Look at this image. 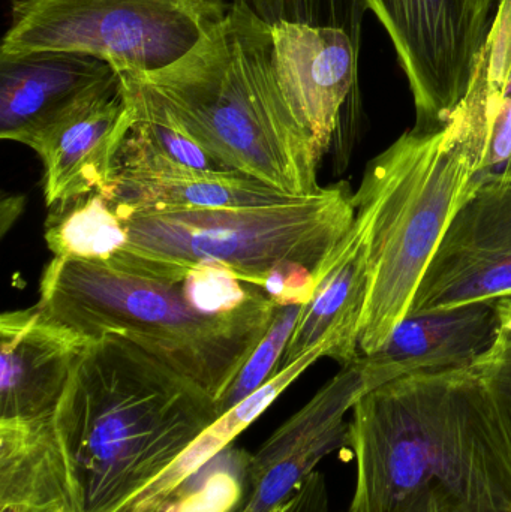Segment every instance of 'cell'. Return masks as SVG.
Instances as JSON below:
<instances>
[{"label":"cell","instance_id":"1","mask_svg":"<svg viewBox=\"0 0 511 512\" xmlns=\"http://www.w3.org/2000/svg\"><path fill=\"white\" fill-rule=\"evenodd\" d=\"M348 447V512H511V447L477 366L365 391Z\"/></svg>","mask_w":511,"mask_h":512},{"label":"cell","instance_id":"2","mask_svg":"<svg viewBox=\"0 0 511 512\" xmlns=\"http://www.w3.org/2000/svg\"><path fill=\"white\" fill-rule=\"evenodd\" d=\"M218 418L212 397L131 340H93L54 414L78 511L119 512Z\"/></svg>","mask_w":511,"mask_h":512},{"label":"cell","instance_id":"3","mask_svg":"<svg viewBox=\"0 0 511 512\" xmlns=\"http://www.w3.org/2000/svg\"><path fill=\"white\" fill-rule=\"evenodd\" d=\"M272 27L231 3L224 20L173 65L140 81L222 168L291 195L320 191L321 156L273 69Z\"/></svg>","mask_w":511,"mask_h":512},{"label":"cell","instance_id":"4","mask_svg":"<svg viewBox=\"0 0 511 512\" xmlns=\"http://www.w3.org/2000/svg\"><path fill=\"white\" fill-rule=\"evenodd\" d=\"M39 292L36 306L45 318L93 340L126 337L215 402L266 336L278 307L264 294L236 312H201L182 282L60 258L45 267Z\"/></svg>","mask_w":511,"mask_h":512},{"label":"cell","instance_id":"5","mask_svg":"<svg viewBox=\"0 0 511 512\" xmlns=\"http://www.w3.org/2000/svg\"><path fill=\"white\" fill-rule=\"evenodd\" d=\"M479 167V156L452 119L435 131L410 129L369 162L353 194L371 274L360 355L377 351L407 316Z\"/></svg>","mask_w":511,"mask_h":512},{"label":"cell","instance_id":"6","mask_svg":"<svg viewBox=\"0 0 511 512\" xmlns=\"http://www.w3.org/2000/svg\"><path fill=\"white\" fill-rule=\"evenodd\" d=\"M354 218L345 183L263 206L141 213L123 219L128 245L105 264L173 282L197 265L219 264L263 289L285 262L320 276Z\"/></svg>","mask_w":511,"mask_h":512},{"label":"cell","instance_id":"7","mask_svg":"<svg viewBox=\"0 0 511 512\" xmlns=\"http://www.w3.org/2000/svg\"><path fill=\"white\" fill-rule=\"evenodd\" d=\"M227 0H11L0 57L87 54L120 74H149L188 54L230 9Z\"/></svg>","mask_w":511,"mask_h":512},{"label":"cell","instance_id":"8","mask_svg":"<svg viewBox=\"0 0 511 512\" xmlns=\"http://www.w3.org/2000/svg\"><path fill=\"white\" fill-rule=\"evenodd\" d=\"M392 39L417 131L443 128L467 96L497 0H366Z\"/></svg>","mask_w":511,"mask_h":512},{"label":"cell","instance_id":"9","mask_svg":"<svg viewBox=\"0 0 511 512\" xmlns=\"http://www.w3.org/2000/svg\"><path fill=\"white\" fill-rule=\"evenodd\" d=\"M511 295V177L471 189L444 231L410 313Z\"/></svg>","mask_w":511,"mask_h":512},{"label":"cell","instance_id":"10","mask_svg":"<svg viewBox=\"0 0 511 512\" xmlns=\"http://www.w3.org/2000/svg\"><path fill=\"white\" fill-rule=\"evenodd\" d=\"M365 391L368 382L360 361L341 367L251 454L248 495L237 512L275 511L326 457L348 447L351 412Z\"/></svg>","mask_w":511,"mask_h":512},{"label":"cell","instance_id":"11","mask_svg":"<svg viewBox=\"0 0 511 512\" xmlns=\"http://www.w3.org/2000/svg\"><path fill=\"white\" fill-rule=\"evenodd\" d=\"M122 219L141 213L281 203L287 194L236 171H203L165 158L128 132L99 191Z\"/></svg>","mask_w":511,"mask_h":512},{"label":"cell","instance_id":"12","mask_svg":"<svg viewBox=\"0 0 511 512\" xmlns=\"http://www.w3.org/2000/svg\"><path fill=\"white\" fill-rule=\"evenodd\" d=\"M272 38L279 86L323 159L357 89L360 50L344 30L305 24H276Z\"/></svg>","mask_w":511,"mask_h":512},{"label":"cell","instance_id":"13","mask_svg":"<svg viewBox=\"0 0 511 512\" xmlns=\"http://www.w3.org/2000/svg\"><path fill=\"white\" fill-rule=\"evenodd\" d=\"M501 340L498 300L473 301L410 313L386 342L360 355L368 390L413 373L470 369Z\"/></svg>","mask_w":511,"mask_h":512},{"label":"cell","instance_id":"14","mask_svg":"<svg viewBox=\"0 0 511 512\" xmlns=\"http://www.w3.org/2000/svg\"><path fill=\"white\" fill-rule=\"evenodd\" d=\"M132 120L120 75L27 144L44 165L47 207L99 192L107 185Z\"/></svg>","mask_w":511,"mask_h":512},{"label":"cell","instance_id":"15","mask_svg":"<svg viewBox=\"0 0 511 512\" xmlns=\"http://www.w3.org/2000/svg\"><path fill=\"white\" fill-rule=\"evenodd\" d=\"M93 342L42 315L39 307L0 318V420H39L57 405L87 346Z\"/></svg>","mask_w":511,"mask_h":512},{"label":"cell","instance_id":"16","mask_svg":"<svg viewBox=\"0 0 511 512\" xmlns=\"http://www.w3.org/2000/svg\"><path fill=\"white\" fill-rule=\"evenodd\" d=\"M119 77L110 63L87 54L0 57V137L27 146Z\"/></svg>","mask_w":511,"mask_h":512},{"label":"cell","instance_id":"17","mask_svg":"<svg viewBox=\"0 0 511 512\" xmlns=\"http://www.w3.org/2000/svg\"><path fill=\"white\" fill-rule=\"evenodd\" d=\"M368 245L363 222L354 218L350 231L324 262L311 301L303 307L279 370L321 345L341 367L359 360L360 324L368 300Z\"/></svg>","mask_w":511,"mask_h":512},{"label":"cell","instance_id":"18","mask_svg":"<svg viewBox=\"0 0 511 512\" xmlns=\"http://www.w3.org/2000/svg\"><path fill=\"white\" fill-rule=\"evenodd\" d=\"M0 508L80 512L54 415L0 420Z\"/></svg>","mask_w":511,"mask_h":512},{"label":"cell","instance_id":"19","mask_svg":"<svg viewBox=\"0 0 511 512\" xmlns=\"http://www.w3.org/2000/svg\"><path fill=\"white\" fill-rule=\"evenodd\" d=\"M327 346H318L290 366L279 370L263 387L246 397L239 405L213 421L176 460L140 495L135 496L119 512H164L177 490L216 456L231 447L237 436L245 432L303 372L315 361L327 357Z\"/></svg>","mask_w":511,"mask_h":512},{"label":"cell","instance_id":"20","mask_svg":"<svg viewBox=\"0 0 511 512\" xmlns=\"http://www.w3.org/2000/svg\"><path fill=\"white\" fill-rule=\"evenodd\" d=\"M50 209L45 242L54 258L107 262L128 245L125 221L99 192Z\"/></svg>","mask_w":511,"mask_h":512},{"label":"cell","instance_id":"21","mask_svg":"<svg viewBox=\"0 0 511 512\" xmlns=\"http://www.w3.org/2000/svg\"><path fill=\"white\" fill-rule=\"evenodd\" d=\"M251 454L227 448L192 475L164 512H237L248 495Z\"/></svg>","mask_w":511,"mask_h":512},{"label":"cell","instance_id":"22","mask_svg":"<svg viewBox=\"0 0 511 512\" xmlns=\"http://www.w3.org/2000/svg\"><path fill=\"white\" fill-rule=\"evenodd\" d=\"M248 9L267 26L305 24L344 30L360 50L366 0H230Z\"/></svg>","mask_w":511,"mask_h":512},{"label":"cell","instance_id":"23","mask_svg":"<svg viewBox=\"0 0 511 512\" xmlns=\"http://www.w3.org/2000/svg\"><path fill=\"white\" fill-rule=\"evenodd\" d=\"M303 307L305 306L302 304L276 307L275 316L266 336L243 364L221 399L216 402L219 417L239 405L279 372V364L293 336Z\"/></svg>","mask_w":511,"mask_h":512},{"label":"cell","instance_id":"24","mask_svg":"<svg viewBox=\"0 0 511 512\" xmlns=\"http://www.w3.org/2000/svg\"><path fill=\"white\" fill-rule=\"evenodd\" d=\"M180 282L189 301L206 313L236 312L266 294L260 286L245 282L219 264L197 265Z\"/></svg>","mask_w":511,"mask_h":512},{"label":"cell","instance_id":"25","mask_svg":"<svg viewBox=\"0 0 511 512\" xmlns=\"http://www.w3.org/2000/svg\"><path fill=\"white\" fill-rule=\"evenodd\" d=\"M473 78L501 95L511 96V0H497ZM511 177V167L504 179Z\"/></svg>","mask_w":511,"mask_h":512},{"label":"cell","instance_id":"26","mask_svg":"<svg viewBox=\"0 0 511 512\" xmlns=\"http://www.w3.org/2000/svg\"><path fill=\"white\" fill-rule=\"evenodd\" d=\"M511 447V339H501L477 364Z\"/></svg>","mask_w":511,"mask_h":512},{"label":"cell","instance_id":"27","mask_svg":"<svg viewBox=\"0 0 511 512\" xmlns=\"http://www.w3.org/2000/svg\"><path fill=\"white\" fill-rule=\"evenodd\" d=\"M273 512H332L326 477L315 471L284 505Z\"/></svg>","mask_w":511,"mask_h":512},{"label":"cell","instance_id":"28","mask_svg":"<svg viewBox=\"0 0 511 512\" xmlns=\"http://www.w3.org/2000/svg\"><path fill=\"white\" fill-rule=\"evenodd\" d=\"M501 321V339H511V295L498 300Z\"/></svg>","mask_w":511,"mask_h":512},{"label":"cell","instance_id":"29","mask_svg":"<svg viewBox=\"0 0 511 512\" xmlns=\"http://www.w3.org/2000/svg\"><path fill=\"white\" fill-rule=\"evenodd\" d=\"M0 512H30V511L18 510V508H0Z\"/></svg>","mask_w":511,"mask_h":512}]
</instances>
